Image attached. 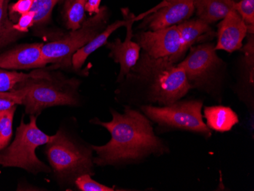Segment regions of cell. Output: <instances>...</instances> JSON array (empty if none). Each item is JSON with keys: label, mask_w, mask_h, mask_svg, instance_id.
<instances>
[{"label": "cell", "mask_w": 254, "mask_h": 191, "mask_svg": "<svg viewBox=\"0 0 254 191\" xmlns=\"http://www.w3.org/2000/svg\"><path fill=\"white\" fill-rule=\"evenodd\" d=\"M111 112L112 121L109 122H103L98 118L91 121L94 125L105 127L111 134L108 143L91 146L96 153V157H94L95 165H121L165 152L163 142L155 135L151 121L142 111L126 107L123 114L114 110Z\"/></svg>", "instance_id": "cell-1"}, {"label": "cell", "mask_w": 254, "mask_h": 191, "mask_svg": "<svg viewBox=\"0 0 254 191\" xmlns=\"http://www.w3.org/2000/svg\"><path fill=\"white\" fill-rule=\"evenodd\" d=\"M132 75L140 81L148 98L158 105H169L180 101L191 89L182 67L165 59H155L142 52L133 68Z\"/></svg>", "instance_id": "cell-2"}, {"label": "cell", "mask_w": 254, "mask_h": 191, "mask_svg": "<svg viewBox=\"0 0 254 191\" xmlns=\"http://www.w3.org/2000/svg\"><path fill=\"white\" fill-rule=\"evenodd\" d=\"M25 93L22 105L25 113L38 115L54 106H76L79 104V82L74 78H60L51 73L49 78H28L18 84Z\"/></svg>", "instance_id": "cell-3"}, {"label": "cell", "mask_w": 254, "mask_h": 191, "mask_svg": "<svg viewBox=\"0 0 254 191\" xmlns=\"http://www.w3.org/2000/svg\"><path fill=\"white\" fill-rule=\"evenodd\" d=\"M37 115H30L28 124L21 121L13 142L0 151V165L22 168L30 173H50L52 169L36 155L39 146L52 140L54 136L43 132L37 125Z\"/></svg>", "instance_id": "cell-4"}, {"label": "cell", "mask_w": 254, "mask_h": 191, "mask_svg": "<svg viewBox=\"0 0 254 191\" xmlns=\"http://www.w3.org/2000/svg\"><path fill=\"white\" fill-rule=\"evenodd\" d=\"M46 155L51 169L61 182H75L81 175H94V157L88 148L75 143L62 130L46 144Z\"/></svg>", "instance_id": "cell-5"}, {"label": "cell", "mask_w": 254, "mask_h": 191, "mask_svg": "<svg viewBox=\"0 0 254 191\" xmlns=\"http://www.w3.org/2000/svg\"><path fill=\"white\" fill-rule=\"evenodd\" d=\"M202 102L191 100L175 102L163 107L142 105L141 111L160 126L199 133L208 138L210 129L204 122L202 115Z\"/></svg>", "instance_id": "cell-6"}, {"label": "cell", "mask_w": 254, "mask_h": 191, "mask_svg": "<svg viewBox=\"0 0 254 191\" xmlns=\"http://www.w3.org/2000/svg\"><path fill=\"white\" fill-rule=\"evenodd\" d=\"M108 17L107 8H101L99 12L85 20L78 29L68 33L61 39L44 44L43 58L47 65H70L72 55L105 29Z\"/></svg>", "instance_id": "cell-7"}, {"label": "cell", "mask_w": 254, "mask_h": 191, "mask_svg": "<svg viewBox=\"0 0 254 191\" xmlns=\"http://www.w3.org/2000/svg\"><path fill=\"white\" fill-rule=\"evenodd\" d=\"M190 50L188 57L178 64L185 72L191 88L205 87L219 69L222 60L211 43H202Z\"/></svg>", "instance_id": "cell-8"}, {"label": "cell", "mask_w": 254, "mask_h": 191, "mask_svg": "<svg viewBox=\"0 0 254 191\" xmlns=\"http://www.w3.org/2000/svg\"><path fill=\"white\" fill-rule=\"evenodd\" d=\"M135 41L150 58L165 59L178 64L181 61V38L178 26L137 33Z\"/></svg>", "instance_id": "cell-9"}, {"label": "cell", "mask_w": 254, "mask_h": 191, "mask_svg": "<svg viewBox=\"0 0 254 191\" xmlns=\"http://www.w3.org/2000/svg\"><path fill=\"white\" fill-rule=\"evenodd\" d=\"M194 12V0H163L155 8L135 17V21L144 19L141 28L155 31L179 25L190 19Z\"/></svg>", "instance_id": "cell-10"}, {"label": "cell", "mask_w": 254, "mask_h": 191, "mask_svg": "<svg viewBox=\"0 0 254 191\" xmlns=\"http://www.w3.org/2000/svg\"><path fill=\"white\" fill-rule=\"evenodd\" d=\"M123 15L126 21L127 35L124 41L117 38L113 42H107V48L110 50L109 56L114 62L120 64L118 81L124 80L125 76L130 73L131 69L138 62L140 57L141 48L133 40L132 25L135 21V16L128 8H123Z\"/></svg>", "instance_id": "cell-11"}, {"label": "cell", "mask_w": 254, "mask_h": 191, "mask_svg": "<svg viewBox=\"0 0 254 191\" xmlns=\"http://www.w3.org/2000/svg\"><path fill=\"white\" fill-rule=\"evenodd\" d=\"M43 43L21 44L0 54V68L10 70L37 69L47 65L43 58Z\"/></svg>", "instance_id": "cell-12"}, {"label": "cell", "mask_w": 254, "mask_h": 191, "mask_svg": "<svg viewBox=\"0 0 254 191\" xmlns=\"http://www.w3.org/2000/svg\"><path fill=\"white\" fill-rule=\"evenodd\" d=\"M248 33V26L235 9L228 12L218 25L216 51L233 53L243 47Z\"/></svg>", "instance_id": "cell-13"}, {"label": "cell", "mask_w": 254, "mask_h": 191, "mask_svg": "<svg viewBox=\"0 0 254 191\" xmlns=\"http://www.w3.org/2000/svg\"><path fill=\"white\" fill-rule=\"evenodd\" d=\"M177 26L181 38V60L188 50L194 47L195 44L210 41L216 36V33L210 25L198 18L186 20Z\"/></svg>", "instance_id": "cell-14"}, {"label": "cell", "mask_w": 254, "mask_h": 191, "mask_svg": "<svg viewBox=\"0 0 254 191\" xmlns=\"http://www.w3.org/2000/svg\"><path fill=\"white\" fill-rule=\"evenodd\" d=\"M204 118L208 127L216 132H228L239 123V118L235 111L229 107L222 105L205 107Z\"/></svg>", "instance_id": "cell-15"}, {"label": "cell", "mask_w": 254, "mask_h": 191, "mask_svg": "<svg viewBox=\"0 0 254 191\" xmlns=\"http://www.w3.org/2000/svg\"><path fill=\"white\" fill-rule=\"evenodd\" d=\"M234 0H194L197 18L206 23H215L223 19L234 9Z\"/></svg>", "instance_id": "cell-16"}, {"label": "cell", "mask_w": 254, "mask_h": 191, "mask_svg": "<svg viewBox=\"0 0 254 191\" xmlns=\"http://www.w3.org/2000/svg\"><path fill=\"white\" fill-rule=\"evenodd\" d=\"M125 20H119L114 21V23L108 25L107 28L103 30L100 34H98L94 39L91 40L89 43L85 45L83 48L78 50L72 55V64L75 70H79L82 65L85 64L86 60L91 54H93L97 50L104 46L108 42V38L114 31L121 27H125Z\"/></svg>", "instance_id": "cell-17"}, {"label": "cell", "mask_w": 254, "mask_h": 191, "mask_svg": "<svg viewBox=\"0 0 254 191\" xmlns=\"http://www.w3.org/2000/svg\"><path fill=\"white\" fill-rule=\"evenodd\" d=\"M51 75V72L43 69H34L30 73H23L0 68V92L11 91L28 78H49Z\"/></svg>", "instance_id": "cell-18"}, {"label": "cell", "mask_w": 254, "mask_h": 191, "mask_svg": "<svg viewBox=\"0 0 254 191\" xmlns=\"http://www.w3.org/2000/svg\"><path fill=\"white\" fill-rule=\"evenodd\" d=\"M10 0H0V48L15 42L22 36L13 28L14 22L8 14Z\"/></svg>", "instance_id": "cell-19"}, {"label": "cell", "mask_w": 254, "mask_h": 191, "mask_svg": "<svg viewBox=\"0 0 254 191\" xmlns=\"http://www.w3.org/2000/svg\"><path fill=\"white\" fill-rule=\"evenodd\" d=\"M86 0H65L64 17L68 29H78L85 21Z\"/></svg>", "instance_id": "cell-20"}, {"label": "cell", "mask_w": 254, "mask_h": 191, "mask_svg": "<svg viewBox=\"0 0 254 191\" xmlns=\"http://www.w3.org/2000/svg\"><path fill=\"white\" fill-rule=\"evenodd\" d=\"M60 0H34L31 11L34 12V26H41L48 23L51 14Z\"/></svg>", "instance_id": "cell-21"}, {"label": "cell", "mask_w": 254, "mask_h": 191, "mask_svg": "<svg viewBox=\"0 0 254 191\" xmlns=\"http://www.w3.org/2000/svg\"><path fill=\"white\" fill-rule=\"evenodd\" d=\"M16 107L0 111V151L8 146L12 136V125Z\"/></svg>", "instance_id": "cell-22"}, {"label": "cell", "mask_w": 254, "mask_h": 191, "mask_svg": "<svg viewBox=\"0 0 254 191\" xmlns=\"http://www.w3.org/2000/svg\"><path fill=\"white\" fill-rule=\"evenodd\" d=\"M24 98L25 93L18 87L8 92H0V111H8L17 105H22Z\"/></svg>", "instance_id": "cell-23"}, {"label": "cell", "mask_w": 254, "mask_h": 191, "mask_svg": "<svg viewBox=\"0 0 254 191\" xmlns=\"http://www.w3.org/2000/svg\"><path fill=\"white\" fill-rule=\"evenodd\" d=\"M88 174L81 175L75 179V185L79 191H114L115 188H110L106 185L98 183L91 178Z\"/></svg>", "instance_id": "cell-24"}, {"label": "cell", "mask_w": 254, "mask_h": 191, "mask_svg": "<svg viewBox=\"0 0 254 191\" xmlns=\"http://www.w3.org/2000/svg\"><path fill=\"white\" fill-rule=\"evenodd\" d=\"M233 7L248 26L254 27V0H241L234 2Z\"/></svg>", "instance_id": "cell-25"}, {"label": "cell", "mask_w": 254, "mask_h": 191, "mask_svg": "<svg viewBox=\"0 0 254 191\" xmlns=\"http://www.w3.org/2000/svg\"><path fill=\"white\" fill-rule=\"evenodd\" d=\"M34 0H18L15 3L8 5V14L10 18L13 16H20L30 12L34 4Z\"/></svg>", "instance_id": "cell-26"}, {"label": "cell", "mask_w": 254, "mask_h": 191, "mask_svg": "<svg viewBox=\"0 0 254 191\" xmlns=\"http://www.w3.org/2000/svg\"><path fill=\"white\" fill-rule=\"evenodd\" d=\"M34 12L32 11L20 15L16 23H14L13 28L18 32L24 34L28 32L31 27L34 26Z\"/></svg>", "instance_id": "cell-27"}, {"label": "cell", "mask_w": 254, "mask_h": 191, "mask_svg": "<svg viewBox=\"0 0 254 191\" xmlns=\"http://www.w3.org/2000/svg\"><path fill=\"white\" fill-rule=\"evenodd\" d=\"M101 0H86L85 11L91 15L98 13L101 9Z\"/></svg>", "instance_id": "cell-28"}]
</instances>
